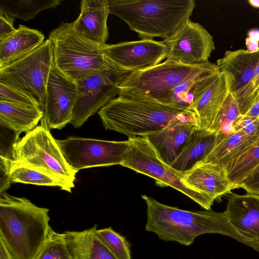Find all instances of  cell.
<instances>
[{"instance_id": "6da1fadb", "label": "cell", "mask_w": 259, "mask_h": 259, "mask_svg": "<svg viewBox=\"0 0 259 259\" xmlns=\"http://www.w3.org/2000/svg\"><path fill=\"white\" fill-rule=\"evenodd\" d=\"M147 206L145 229L160 240L189 246L199 236L218 234L231 237L259 253V244L241 236L229 223L224 211H190L170 206L143 195Z\"/></svg>"}, {"instance_id": "7a4b0ae2", "label": "cell", "mask_w": 259, "mask_h": 259, "mask_svg": "<svg viewBox=\"0 0 259 259\" xmlns=\"http://www.w3.org/2000/svg\"><path fill=\"white\" fill-rule=\"evenodd\" d=\"M106 130L128 138L146 136L167 126L197 120L190 110L152 100L118 95L98 112Z\"/></svg>"}, {"instance_id": "3957f363", "label": "cell", "mask_w": 259, "mask_h": 259, "mask_svg": "<svg viewBox=\"0 0 259 259\" xmlns=\"http://www.w3.org/2000/svg\"><path fill=\"white\" fill-rule=\"evenodd\" d=\"M49 209L25 197L0 195V239L15 259H34L51 228Z\"/></svg>"}, {"instance_id": "277c9868", "label": "cell", "mask_w": 259, "mask_h": 259, "mask_svg": "<svg viewBox=\"0 0 259 259\" xmlns=\"http://www.w3.org/2000/svg\"><path fill=\"white\" fill-rule=\"evenodd\" d=\"M113 14L142 38L164 39L190 19L194 0H107Z\"/></svg>"}, {"instance_id": "5b68a950", "label": "cell", "mask_w": 259, "mask_h": 259, "mask_svg": "<svg viewBox=\"0 0 259 259\" xmlns=\"http://www.w3.org/2000/svg\"><path fill=\"white\" fill-rule=\"evenodd\" d=\"M55 66L77 81L90 75L121 70L105 57L103 46L79 34L72 23L62 22L49 34Z\"/></svg>"}, {"instance_id": "8992f818", "label": "cell", "mask_w": 259, "mask_h": 259, "mask_svg": "<svg viewBox=\"0 0 259 259\" xmlns=\"http://www.w3.org/2000/svg\"><path fill=\"white\" fill-rule=\"evenodd\" d=\"M219 69L217 64L209 61L188 65L166 59L144 70L130 72L118 85V95L163 104L169 93L183 82Z\"/></svg>"}, {"instance_id": "52a82bcc", "label": "cell", "mask_w": 259, "mask_h": 259, "mask_svg": "<svg viewBox=\"0 0 259 259\" xmlns=\"http://www.w3.org/2000/svg\"><path fill=\"white\" fill-rule=\"evenodd\" d=\"M54 65L52 44L49 38L31 52L0 67V83L35 100L44 114L47 84Z\"/></svg>"}, {"instance_id": "ba28073f", "label": "cell", "mask_w": 259, "mask_h": 259, "mask_svg": "<svg viewBox=\"0 0 259 259\" xmlns=\"http://www.w3.org/2000/svg\"><path fill=\"white\" fill-rule=\"evenodd\" d=\"M13 159L45 170L74 187L76 172L66 161L49 128L42 124L25 134L12 145Z\"/></svg>"}, {"instance_id": "9c48e42d", "label": "cell", "mask_w": 259, "mask_h": 259, "mask_svg": "<svg viewBox=\"0 0 259 259\" xmlns=\"http://www.w3.org/2000/svg\"><path fill=\"white\" fill-rule=\"evenodd\" d=\"M129 147L121 164L154 179L160 186L180 191L205 210L211 205L197 191L187 186L182 176L163 163L145 136L128 138Z\"/></svg>"}, {"instance_id": "30bf717a", "label": "cell", "mask_w": 259, "mask_h": 259, "mask_svg": "<svg viewBox=\"0 0 259 259\" xmlns=\"http://www.w3.org/2000/svg\"><path fill=\"white\" fill-rule=\"evenodd\" d=\"M66 161L76 172L93 167L121 165L128 140L115 141L70 137L56 140Z\"/></svg>"}, {"instance_id": "8fae6325", "label": "cell", "mask_w": 259, "mask_h": 259, "mask_svg": "<svg viewBox=\"0 0 259 259\" xmlns=\"http://www.w3.org/2000/svg\"><path fill=\"white\" fill-rule=\"evenodd\" d=\"M129 73L122 70L101 72L76 81L78 94L70 123L75 128L80 127L118 95V85Z\"/></svg>"}, {"instance_id": "7c38bea8", "label": "cell", "mask_w": 259, "mask_h": 259, "mask_svg": "<svg viewBox=\"0 0 259 259\" xmlns=\"http://www.w3.org/2000/svg\"><path fill=\"white\" fill-rule=\"evenodd\" d=\"M163 41L168 49L166 59L188 65L208 61L215 49L212 35L202 25L190 19Z\"/></svg>"}, {"instance_id": "4fadbf2b", "label": "cell", "mask_w": 259, "mask_h": 259, "mask_svg": "<svg viewBox=\"0 0 259 259\" xmlns=\"http://www.w3.org/2000/svg\"><path fill=\"white\" fill-rule=\"evenodd\" d=\"M103 52L118 69L133 72L154 67L166 58L168 49L163 41L151 38L106 44Z\"/></svg>"}, {"instance_id": "5bb4252c", "label": "cell", "mask_w": 259, "mask_h": 259, "mask_svg": "<svg viewBox=\"0 0 259 259\" xmlns=\"http://www.w3.org/2000/svg\"><path fill=\"white\" fill-rule=\"evenodd\" d=\"M78 94L76 81L54 65L48 79L45 111L41 124L50 130L62 129L70 123Z\"/></svg>"}, {"instance_id": "9a60e30c", "label": "cell", "mask_w": 259, "mask_h": 259, "mask_svg": "<svg viewBox=\"0 0 259 259\" xmlns=\"http://www.w3.org/2000/svg\"><path fill=\"white\" fill-rule=\"evenodd\" d=\"M224 212L241 236L259 244V195L232 194Z\"/></svg>"}, {"instance_id": "2e32d148", "label": "cell", "mask_w": 259, "mask_h": 259, "mask_svg": "<svg viewBox=\"0 0 259 259\" xmlns=\"http://www.w3.org/2000/svg\"><path fill=\"white\" fill-rule=\"evenodd\" d=\"M259 61V49L255 52L239 49L227 51L217 61L225 77L229 92L235 96L253 80Z\"/></svg>"}, {"instance_id": "e0dca14e", "label": "cell", "mask_w": 259, "mask_h": 259, "mask_svg": "<svg viewBox=\"0 0 259 259\" xmlns=\"http://www.w3.org/2000/svg\"><path fill=\"white\" fill-rule=\"evenodd\" d=\"M182 178L187 186L202 194L211 205L215 200L237 188L228 179L225 169L210 164L199 163Z\"/></svg>"}, {"instance_id": "ac0fdd59", "label": "cell", "mask_w": 259, "mask_h": 259, "mask_svg": "<svg viewBox=\"0 0 259 259\" xmlns=\"http://www.w3.org/2000/svg\"><path fill=\"white\" fill-rule=\"evenodd\" d=\"M110 14L107 0H82L74 30L92 41L104 46L109 36L107 19Z\"/></svg>"}, {"instance_id": "d6986e66", "label": "cell", "mask_w": 259, "mask_h": 259, "mask_svg": "<svg viewBox=\"0 0 259 259\" xmlns=\"http://www.w3.org/2000/svg\"><path fill=\"white\" fill-rule=\"evenodd\" d=\"M196 129V122L181 123L167 126L145 137L161 160L170 166Z\"/></svg>"}, {"instance_id": "ffe728a7", "label": "cell", "mask_w": 259, "mask_h": 259, "mask_svg": "<svg viewBox=\"0 0 259 259\" xmlns=\"http://www.w3.org/2000/svg\"><path fill=\"white\" fill-rule=\"evenodd\" d=\"M229 93L225 77L221 73L193 102L192 109L197 120V128L208 130Z\"/></svg>"}, {"instance_id": "44dd1931", "label": "cell", "mask_w": 259, "mask_h": 259, "mask_svg": "<svg viewBox=\"0 0 259 259\" xmlns=\"http://www.w3.org/2000/svg\"><path fill=\"white\" fill-rule=\"evenodd\" d=\"M5 179L9 184L20 183L39 186H57L62 190L71 192L69 185L56 176L40 168L15 161L1 155Z\"/></svg>"}, {"instance_id": "7402d4cb", "label": "cell", "mask_w": 259, "mask_h": 259, "mask_svg": "<svg viewBox=\"0 0 259 259\" xmlns=\"http://www.w3.org/2000/svg\"><path fill=\"white\" fill-rule=\"evenodd\" d=\"M259 141V136H251L235 132L215 144L200 163L215 165L226 170L231 164Z\"/></svg>"}, {"instance_id": "603a6c76", "label": "cell", "mask_w": 259, "mask_h": 259, "mask_svg": "<svg viewBox=\"0 0 259 259\" xmlns=\"http://www.w3.org/2000/svg\"><path fill=\"white\" fill-rule=\"evenodd\" d=\"M215 133L196 129L170 167L182 176L203 161L215 146Z\"/></svg>"}, {"instance_id": "cb8c5ba5", "label": "cell", "mask_w": 259, "mask_h": 259, "mask_svg": "<svg viewBox=\"0 0 259 259\" xmlns=\"http://www.w3.org/2000/svg\"><path fill=\"white\" fill-rule=\"evenodd\" d=\"M97 225L81 231L63 232L73 259H116L97 234Z\"/></svg>"}, {"instance_id": "d4e9b609", "label": "cell", "mask_w": 259, "mask_h": 259, "mask_svg": "<svg viewBox=\"0 0 259 259\" xmlns=\"http://www.w3.org/2000/svg\"><path fill=\"white\" fill-rule=\"evenodd\" d=\"M44 39L40 31L20 24L14 33L0 42V67L31 52Z\"/></svg>"}, {"instance_id": "484cf974", "label": "cell", "mask_w": 259, "mask_h": 259, "mask_svg": "<svg viewBox=\"0 0 259 259\" xmlns=\"http://www.w3.org/2000/svg\"><path fill=\"white\" fill-rule=\"evenodd\" d=\"M44 113L39 107L18 104L0 101V124L19 135L35 128Z\"/></svg>"}, {"instance_id": "4316f807", "label": "cell", "mask_w": 259, "mask_h": 259, "mask_svg": "<svg viewBox=\"0 0 259 259\" xmlns=\"http://www.w3.org/2000/svg\"><path fill=\"white\" fill-rule=\"evenodd\" d=\"M60 0H0V13L13 19L26 21L41 11L60 5Z\"/></svg>"}, {"instance_id": "83f0119b", "label": "cell", "mask_w": 259, "mask_h": 259, "mask_svg": "<svg viewBox=\"0 0 259 259\" xmlns=\"http://www.w3.org/2000/svg\"><path fill=\"white\" fill-rule=\"evenodd\" d=\"M241 115L236 100L229 93L208 130L216 134L215 144L235 132L234 124Z\"/></svg>"}, {"instance_id": "f1b7e54d", "label": "cell", "mask_w": 259, "mask_h": 259, "mask_svg": "<svg viewBox=\"0 0 259 259\" xmlns=\"http://www.w3.org/2000/svg\"><path fill=\"white\" fill-rule=\"evenodd\" d=\"M259 165V141L235 161L227 169L228 179L237 188Z\"/></svg>"}, {"instance_id": "f546056e", "label": "cell", "mask_w": 259, "mask_h": 259, "mask_svg": "<svg viewBox=\"0 0 259 259\" xmlns=\"http://www.w3.org/2000/svg\"><path fill=\"white\" fill-rule=\"evenodd\" d=\"M34 259H73L65 234L51 228L44 246Z\"/></svg>"}, {"instance_id": "4dcf8cb0", "label": "cell", "mask_w": 259, "mask_h": 259, "mask_svg": "<svg viewBox=\"0 0 259 259\" xmlns=\"http://www.w3.org/2000/svg\"><path fill=\"white\" fill-rule=\"evenodd\" d=\"M97 234L116 259H132L128 242L111 227L97 229Z\"/></svg>"}, {"instance_id": "1f68e13d", "label": "cell", "mask_w": 259, "mask_h": 259, "mask_svg": "<svg viewBox=\"0 0 259 259\" xmlns=\"http://www.w3.org/2000/svg\"><path fill=\"white\" fill-rule=\"evenodd\" d=\"M259 87V61L252 81L246 88L233 96L238 105L240 113L245 115L249 110L256 96Z\"/></svg>"}, {"instance_id": "d6a6232c", "label": "cell", "mask_w": 259, "mask_h": 259, "mask_svg": "<svg viewBox=\"0 0 259 259\" xmlns=\"http://www.w3.org/2000/svg\"><path fill=\"white\" fill-rule=\"evenodd\" d=\"M0 101L40 107L37 102L32 98L18 91L1 83Z\"/></svg>"}, {"instance_id": "836d02e7", "label": "cell", "mask_w": 259, "mask_h": 259, "mask_svg": "<svg viewBox=\"0 0 259 259\" xmlns=\"http://www.w3.org/2000/svg\"><path fill=\"white\" fill-rule=\"evenodd\" d=\"M235 132L251 136H259V118L241 115L234 124Z\"/></svg>"}, {"instance_id": "e575fe53", "label": "cell", "mask_w": 259, "mask_h": 259, "mask_svg": "<svg viewBox=\"0 0 259 259\" xmlns=\"http://www.w3.org/2000/svg\"><path fill=\"white\" fill-rule=\"evenodd\" d=\"M240 188L247 193L259 195V165L243 181Z\"/></svg>"}, {"instance_id": "d590c367", "label": "cell", "mask_w": 259, "mask_h": 259, "mask_svg": "<svg viewBox=\"0 0 259 259\" xmlns=\"http://www.w3.org/2000/svg\"><path fill=\"white\" fill-rule=\"evenodd\" d=\"M14 19L0 13V42L5 40L13 33L16 29L14 27Z\"/></svg>"}, {"instance_id": "8d00e7d4", "label": "cell", "mask_w": 259, "mask_h": 259, "mask_svg": "<svg viewBox=\"0 0 259 259\" xmlns=\"http://www.w3.org/2000/svg\"><path fill=\"white\" fill-rule=\"evenodd\" d=\"M245 115L259 118V94L256 95L252 105Z\"/></svg>"}, {"instance_id": "74e56055", "label": "cell", "mask_w": 259, "mask_h": 259, "mask_svg": "<svg viewBox=\"0 0 259 259\" xmlns=\"http://www.w3.org/2000/svg\"><path fill=\"white\" fill-rule=\"evenodd\" d=\"M0 259H15L9 251L4 241L1 239Z\"/></svg>"}, {"instance_id": "f35d334b", "label": "cell", "mask_w": 259, "mask_h": 259, "mask_svg": "<svg viewBox=\"0 0 259 259\" xmlns=\"http://www.w3.org/2000/svg\"><path fill=\"white\" fill-rule=\"evenodd\" d=\"M247 50L249 52H255L259 49V41L249 37L246 38Z\"/></svg>"}, {"instance_id": "ab89813d", "label": "cell", "mask_w": 259, "mask_h": 259, "mask_svg": "<svg viewBox=\"0 0 259 259\" xmlns=\"http://www.w3.org/2000/svg\"><path fill=\"white\" fill-rule=\"evenodd\" d=\"M248 2L252 7L259 8V1L249 0Z\"/></svg>"}, {"instance_id": "60d3db41", "label": "cell", "mask_w": 259, "mask_h": 259, "mask_svg": "<svg viewBox=\"0 0 259 259\" xmlns=\"http://www.w3.org/2000/svg\"><path fill=\"white\" fill-rule=\"evenodd\" d=\"M259 94V87L258 88H257V91H256V95Z\"/></svg>"}]
</instances>
